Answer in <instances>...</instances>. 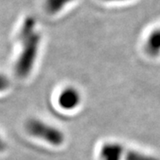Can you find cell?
<instances>
[{"label": "cell", "mask_w": 160, "mask_h": 160, "mask_svg": "<svg viewBox=\"0 0 160 160\" xmlns=\"http://www.w3.org/2000/svg\"><path fill=\"white\" fill-rule=\"evenodd\" d=\"M58 102L63 109H74L80 102L79 92L72 87L66 88L60 93L58 97Z\"/></svg>", "instance_id": "3957f363"}, {"label": "cell", "mask_w": 160, "mask_h": 160, "mask_svg": "<svg viewBox=\"0 0 160 160\" xmlns=\"http://www.w3.org/2000/svg\"><path fill=\"white\" fill-rule=\"evenodd\" d=\"M10 86V81L5 75L0 74V92L5 91Z\"/></svg>", "instance_id": "ba28073f"}, {"label": "cell", "mask_w": 160, "mask_h": 160, "mask_svg": "<svg viewBox=\"0 0 160 160\" xmlns=\"http://www.w3.org/2000/svg\"><path fill=\"white\" fill-rule=\"evenodd\" d=\"M145 50L151 56L160 52V27L150 32L145 43Z\"/></svg>", "instance_id": "5b68a950"}, {"label": "cell", "mask_w": 160, "mask_h": 160, "mask_svg": "<svg viewBox=\"0 0 160 160\" xmlns=\"http://www.w3.org/2000/svg\"><path fill=\"white\" fill-rule=\"evenodd\" d=\"M20 38L23 42L22 51L15 65V73L20 78H26L34 66L40 44V35L35 31L33 19L26 20Z\"/></svg>", "instance_id": "6da1fadb"}, {"label": "cell", "mask_w": 160, "mask_h": 160, "mask_svg": "<svg viewBox=\"0 0 160 160\" xmlns=\"http://www.w3.org/2000/svg\"><path fill=\"white\" fill-rule=\"evenodd\" d=\"M125 160H158L156 158L150 157L148 155L142 154L141 152H137V151H127L125 157Z\"/></svg>", "instance_id": "52a82bcc"}, {"label": "cell", "mask_w": 160, "mask_h": 160, "mask_svg": "<svg viewBox=\"0 0 160 160\" xmlns=\"http://www.w3.org/2000/svg\"><path fill=\"white\" fill-rule=\"evenodd\" d=\"M26 129L32 136L44 140L53 146H60L64 142V135L62 132L41 120H29L26 124Z\"/></svg>", "instance_id": "7a4b0ae2"}, {"label": "cell", "mask_w": 160, "mask_h": 160, "mask_svg": "<svg viewBox=\"0 0 160 160\" xmlns=\"http://www.w3.org/2000/svg\"><path fill=\"white\" fill-rule=\"evenodd\" d=\"M75 0H44V9L51 15L57 14Z\"/></svg>", "instance_id": "8992f818"}, {"label": "cell", "mask_w": 160, "mask_h": 160, "mask_svg": "<svg viewBox=\"0 0 160 160\" xmlns=\"http://www.w3.org/2000/svg\"><path fill=\"white\" fill-rule=\"evenodd\" d=\"M105 2H126V1H130V0H103Z\"/></svg>", "instance_id": "30bf717a"}, {"label": "cell", "mask_w": 160, "mask_h": 160, "mask_svg": "<svg viewBox=\"0 0 160 160\" xmlns=\"http://www.w3.org/2000/svg\"><path fill=\"white\" fill-rule=\"evenodd\" d=\"M124 153L123 147L118 143H106L104 144L101 152V159L102 160H121V158Z\"/></svg>", "instance_id": "277c9868"}, {"label": "cell", "mask_w": 160, "mask_h": 160, "mask_svg": "<svg viewBox=\"0 0 160 160\" xmlns=\"http://www.w3.org/2000/svg\"><path fill=\"white\" fill-rule=\"evenodd\" d=\"M5 149H6V143L2 140V138L0 137V152L1 151H4Z\"/></svg>", "instance_id": "9c48e42d"}]
</instances>
